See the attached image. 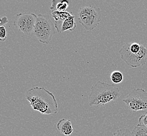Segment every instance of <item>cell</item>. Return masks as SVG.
<instances>
[{"label": "cell", "mask_w": 147, "mask_h": 136, "mask_svg": "<svg viewBox=\"0 0 147 136\" xmlns=\"http://www.w3.org/2000/svg\"><path fill=\"white\" fill-rule=\"evenodd\" d=\"M27 99L32 109L44 115H54L59 112V107L54 94L45 88L34 87L26 94Z\"/></svg>", "instance_id": "cell-1"}, {"label": "cell", "mask_w": 147, "mask_h": 136, "mask_svg": "<svg viewBox=\"0 0 147 136\" xmlns=\"http://www.w3.org/2000/svg\"><path fill=\"white\" fill-rule=\"evenodd\" d=\"M121 94L119 89L115 84L99 81L91 86L89 104L91 106H102L116 101Z\"/></svg>", "instance_id": "cell-2"}, {"label": "cell", "mask_w": 147, "mask_h": 136, "mask_svg": "<svg viewBox=\"0 0 147 136\" xmlns=\"http://www.w3.org/2000/svg\"><path fill=\"white\" fill-rule=\"evenodd\" d=\"M119 54L122 60L131 68L144 66L147 62V48L140 43H125Z\"/></svg>", "instance_id": "cell-3"}, {"label": "cell", "mask_w": 147, "mask_h": 136, "mask_svg": "<svg viewBox=\"0 0 147 136\" xmlns=\"http://www.w3.org/2000/svg\"><path fill=\"white\" fill-rule=\"evenodd\" d=\"M56 30L55 24L48 15L39 14L37 16L34 34L40 43L49 44L54 37Z\"/></svg>", "instance_id": "cell-4"}, {"label": "cell", "mask_w": 147, "mask_h": 136, "mask_svg": "<svg viewBox=\"0 0 147 136\" xmlns=\"http://www.w3.org/2000/svg\"><path fill=\"white\" fill-rule=\"evenodd\" d=\"M78 20L87 31H92L102 20L101 9L93 6H83L78 11Z\"/></svg>", "instance_id": "cell-5"}, {"label": "cell", "mask_w": 147, "mask_h": 136, "mask_svg": "<svg viewBox=\"0 0 147 136\" xmlns=\"http://www.w3.org/2000/svg\"><path fill=\"white\" fill-rule=\"evenodd\" d=\"M123 102L133 112L147 110V92L142 88H134Z\"/></svg>", "instance_id": "cell-6"}, {"label": "cell", "mask_w": 147, "mask_h": 136, "mask_svg": "<svg viewBox=\"0 0 147 136\" xmlns=\"http://www.w3.org/2000/svg\"><path fill=\"white\" fill-rule=\"evenodd\" d=\"M37 16L32 13H21L15 18L13 25L20 31L27 35H30L34 31Z\"/></svg>", "instance_id": "cell-7"}, {"label": "cell", "mask_w": 147, "mask_h": 136, "mask_svg": "<svg viewBox=\"0 0 147 136\" xmlns=\"http://www.w3.org/2000/svg\"><path fill=\"white\" fill-rule=\"evenodd\" d=\"M75 16L74 15L68 19L62 22H55V26L57 33L59 34L66 31H74L76 29V23L75 21Z\"/></svg>", "instance_id": "cell-8"}, {"label": "cell", "mask_w": 147, "mask_h": 136, "mask_svg": "<svg viewBox=\"0 0 147 136\" xmlns=\"http://www.w3.org/2000/svg\"><path fill=\"white\" fill-rule=\"evenodd\" d=\"M57 128L61 133L65 136H70L73 132L71 122L69 119H61L57 124Z\"/></svg>", "instance_id": "cell-9"}, {"label": "cell", "mask_w": 147, "mask_h": 136, "mask_svg": "<svg viewBox=\"0 0 147 136\" xmlns=\"http://www.w3.org/2000/svg\"><path fill=\"white\" fill-rule=\"evenodd\" d=\"M69 2L67 1H59L57 0H53L52 1V5L50 7L51 11L66 12L68 8Z\"/></svg>", "instance_id": "cell-10"}, {"label": "cell", "mask_w": 147, "mask_h": 136, "mask_svg": "<svg viewBox=\"0 0 147 136\" xmlns=\"http://www.w3.org/2000/svg\"><path fill=\"white\" fill-rule=\"evenodd\" d=\"M73 12H67L54 11L52 12V16L53 17L55 22H62L67 20L69 17L74 16Z\"/></svg>", "instance_id": "cell-11"}, {"label": "cell", "mask_w": 147, "mask_h": 136, "mask_svg": "<svg viewBox=\"0 0 147 136\" xmlns=\"http://www.w3.org/2000/svg\"><path fill=\"white\" fill-rule=\"evenodd\" d=\"M110 78L114 84H119L123 81L124 75L121 71H114L111 74Z\"/></svg>", "instance_id": "cell-12"}, {"label": "cell", "mask_w": 147, "mask_h": 136, "mask_svg": "<svg viewBox=\"0 0 147 136\" xmlns=\"http://www.w3.org/2000/svg\"><path fill=\"white\" fill-rule=\"evenodd\" d=\"M133 136H147V128L142 125L136 126L133 132Z\"/></svg>", "instance_id": "cell-13"}, {"label": "cell", "mask_w": 147, "mask_h": 136, "mask_svg": "<svg viewBox=\"0 0 147 136\" xmlns=\"http://www.w3.org/2000/svg\"><path fill=\"white\" fill-rule=\"evenodd\" d=\"M113 136H133V133L127 129H120L114 133Z\"/></svg>", "instance_id": "cell-14"}, {"label": "cell", "mask_w": 147, "mask_h": 136, "mask_svg": "<svg viewBox=\"0 0 147 136\" xmlns=\"http://www.w3.org/2000/svg\"><path fill=\"white\" fill-rule=\"evenodd\" d=\"M7 38V33L5 26H2L0 27V40L1 41H5Z\"/></svg>", "instance_id": "cell-15"}, {"label": "cell", "mask_w": 147, "mask_h": 136, "mask_svg": "<svg viewBox=\"0 0 147 136\" xmlns=\"http://www.w3.org/2000/svg\"><path fill=\"white\" fill-rule=\"evenodd\" d=\"M139 125H142L147 128V112L140 117V118H139Z\"/></svg>", "instance_id": "cell-16"}, {"label": "cell", "mask_w": 147, "mask_h": 136, "mask_svg": "<svg viewBox=\"0 0 147 136\" xmlns=\"http://www.w3.org/2000/svg\"><path fill=\"white\" fill-rule=\"evenodd\" d=\"M8 22H9V20H8V19H7V17H5V16L3 17V18H2L1 19V26H4L6 23H8Z\"/></svg>", "instance_id": "cell-17"}]
</instances>
